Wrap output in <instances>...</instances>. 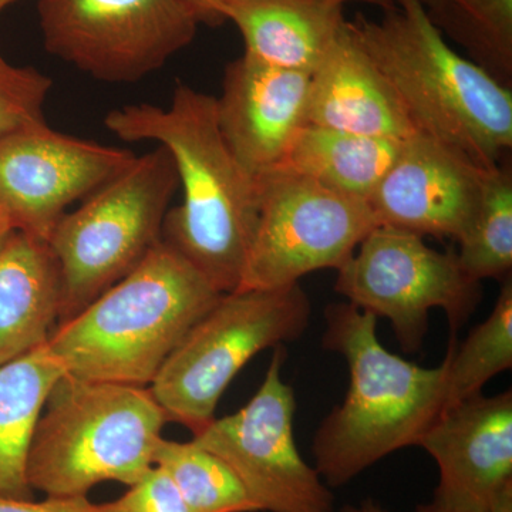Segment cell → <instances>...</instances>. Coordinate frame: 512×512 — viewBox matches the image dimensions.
<instances>
[{"label":"cell","instance_id":"obj_1","mask_svg":"<svg viewBox=\"0 0 512 512\" xmlns=\"http://www.w3.org/2000/svg\"><path fill=\"white\" fill-rule=\"evenodd\" d=\"M104 126L127 143L153 141L170 153L183 201L165 215L163 239L218 292L237 291L258 224V187L222 137L217 99L180 83L168 107L127 104Z\"/></svg>","mask_w":512,"mask_h":512},{"label":"cell","instance_id":"obj_2","mask_svg":"<svg viewBox=\"0 0 512 512\" xmlns=\"http://www.w3.org/2000/svg\"><path fill=\"white\" fill-rule=\"evenodd\" d=\"M348 28L399 97L414 130L493 170L512 147L511 87L458 55L420 0H393Z\"/></svg>","mask_w":512,"mask_h":512},{"label":"cell","instance_id":"obj_3","mask_svg":"<svg viewBox=\"0 0 512 512\" xmlns=\"http://www.w3.org/2000/svg\"><path fill=\"white\" fill-rule=\"evenodd\" d=\"M322 345L346 360L350 382L316 430L312 453L325 484L342 487L384 457L419 446L444 410L447 366L423 367L389 352L377 338L376 316L349 302L325 309Z\"/></svg>","mask_w":512,"mask_h":512},{"label":"cell","instance_id":"obj_4","mask_svg":"<svg viewBox=\"0 0 512 512\" xmlns=\"http://www.w3.org/2000/svg\"><path fill=\"white\" fill-rule=\"evenodd\" d=\"M221 295L161 239L130 274L59 323L46 346L66 375L148 387Z\"/></svg>","mask_w":512,"mask_h":512},{"label":"cell","instance_id":"obj_5","mask_svg":"<svg viewBox=\"0 0 512 512\" xmlns=\"http://www.w3.org/2000/svg\"><path fill=\"white\" fill-rule=\"evenodd\" d=\"M167 423L150 387L64 373L33 431L29 485L47 497H87L104 481L130 487L154 467Z\"/></svg>","mask_w":512,"mask_h":512},{"label":"cell","instance_id":"obj_6","mask_svg":"<svg viewBox=\"0 0 512 512\" xmlns=\"http://www.w3.org/2000/svg\"><path fill=\"white\" fill-rule=\"evenodd\" d=\"M178 188L173 157L157 146L57 222L47 244L59 266L60 323L130 274L163 239Z\"/></svg>","mask_w":512,"mask_h":512},{"label":"cell","instance_id":"obj_7","mask_svg":"<svg viewBox=\"0 0 512 512\" xmlns=\"http://www.w3.org/2000/svg\"><path fill=\"white\" fill-rule=\"evenodd\" d=\"M311 315V301L301 284L222 293L148 387L168 421L197 436L215 419L222 394L249 360L301 338Z\"/></svg>","mask_w":512,"mask_h":512},{"label":"cell","instance_id":"obj_8","mask_svg":"<svg viewBox=\"0 0 512 512\" xmlns=\"http://www.w3.org/2000/svg\"><path fill=\"white\" fill-rule=\"evenodd\" d=\"M335 291L349 303L389 320L406 353L419 352L433 309L446 312L451 336L470 319L483 295L457 252L429 247L424 237L377 225L338 269Z\"/></svg>","mask_w":512,"mask_h":512},{"label":"cell","instance_id":"obj_9","mask_svg":"<svg viewBox=\"0 0 512 512\" xmlns=\"http://www.w3.org/2000/svg\"><path fill=\"white\" fill-rule=\"evenodd\" d=\"M258 224L238 289H278L338 269L377 227L366 200L275 168L256 178Z\"/></svg>","mask_w":512,"mask_h":512},{"label":"cell","instance_id":"obj_10","mask_svg":"<svg viewBox=\"0 0 512 512\" xmlns=\"http://www.w3.org/2000/svg\"><path fill=\"white\" fill-rule=\"evenodd\" d=\"M37 10L47 52L106 83L157 72L202 23L187 0H39Z\"/></svg>","mask_w":512,"mask_h":512},{"label":"cell","instance_id":"obj_11","mask_svg":"<svg viewBox=\"0 0 512 512\" xmlns=\"http://www.w3.org/2000/svg\"><path fill=\"white\" fill-rule=\"evenodd\" d=\"M285 359V346H276L251 400L212 420L192 440L231 468L259 511L335 512L328 485L296 447V399L282 379Z\"/></svg>","mask_w":512,"mask_h":512},{"label":"cell","instance_id":"obj_12","mask_svg":"<svg viewBox=\"0 0 512 512\" xmlns=\"http://www.w3.org/2000/svg\"><path fill=\"white\" fill-rule=\"evenodd\" d=\"M126 148L60 133L46 121L0 140V204L18 231L47 242L74 202L133 163Z\"/></svg>","mask_w":512,"mask_h":512},{"label":"cell","instance_id":"obj_13","mask_svg":"<svg viewBox=\"0 0 512 512\" xmlns=\"http://www.w3.org/2000/svg\"><path fill=\"white\" fill-rule=\"evenodd\" d=\"M488 171L414 133L403 141L367 205L377 225L458 241L476 215Z\"/></svg>","mask_w":512,"mask_h":512},{"label":"cell","instance_id":"obj_14","mask_svg":"<svg viewBox=\"0 0 512 512\" xmlns=\"http://www.w3.org/2000/svg\"><path fill=\"white\" fill-rule=\"evenodd\" d=\"M439 468L434 497L484 512H512V390L448 407L424 434Z\"/></svg>","mask_w":512,"mask_h":512},{"label":"cell","instance_id":"obj_15","mask_svg":"<svg viewBox=\"0 0 512 512\" xmlns=\"http://www.w3.org/2000/svg\"><path fill=\"white\" fill-rule=\"evenodd\" d=\"M311 73L272 66L244 53L228 64L217 99L218 127L232 156L252 177L281 165L308 124Z\"/></svg>","mask_w":512,"mask_h":512},{"label":"cell","instance_id":"obj_16","mask_svg":"<svg viewBox=\"0 0 512 512\" xmlns=\"http://www.w3.org/2000/svg\"><path fill=\"white\" fill-rule=\"evenodd\" d=\"M306 121L402 141L417 133L393 87L350 33L348 22L311 74Z\"/></svg>","mask_w":512,"mask_h":512},{"label":"cell","instance_id":"obj_17","mask_svg":"<svg viewBox=\"0 0 512 512\" xmlns=\"http://www.w3.org/2000/svg\"><path fill=\"white\" fill-rule=\"evenodd\" d=\"M202 20L208 25L229 20L247 55L311 74L348 22L339 0H208Z\"/></svg>","mask_w":512,"mask_h":512},{"label":"cell","instance_id":"obj_18","mask_svg":"<svg viewBox=\"0 0 512 512\" xmlns=\"http://www.w3.org/2000/svg\"><path fill=\"white\" fill-rule=\"evenodd\" d=\"M59 313L52 249L43 239L13 232L0 247V366L46 345Z\"/></svg>","mask_w":512,"mask_h":512},{"label":"cell","instance_id":"obj_19","mask_svg":"<svg viewBox=\"0 0 512 512\" xmlns=\"http://www.w3.org/2000/svg\"><path fill=\"white\" fill-rule=\"evenodd\" d=\"M403 141L306 124L278 168L367 201L392 167Z\"/></svg>","mask_w":512,"mask_h":512},{"label":"cell","instance_id":"obj_20","mask_svg":"<svg viewBox=\"0 0 512 512\" xmlns=\"http://www.w3.org/2000/svg\"><path fill=\"white\" fill-rule=\"evenodd\" d=\"M64 375L46 345L0 366V497L32 500L26 464L50 390Z\"/></svg>","mask_w":512,"mask_h":512},{"label":"cell","instance_id":"obj_21","mask_svg":"<svg viewBox=\"0 0 512 512\" xmlns=\"http://www.w3.org/2000/svg\"><path fill=\"white\" fill-rule=\"evenodd\" d=\"M431 22L504 86L512 80V0H420Z\"/></svg>","mask_w":512,"mask_h":512},{"label":"cell","instance_id":"obj_22","mask_svg":"<svg viewBox=\"0 0 512 512\" xmlns=\"http://www.w3.org/2000/svg\"><path fill=\"white\" fill-rule=\"evenodd\" d=\"M444 360L447 366L444 410L483 394L485 384L511 369V278L503 282L493 311L483 323L471 330L460 345L456 342V336H451Z\"/></svg>","mask_w":512,"mask_h":512},{"label":"cell","instance_id":"obj_23","mask_svg":"<svg viewBox=\"0 0 512 512\" xmlns=\"http://www.w3.org/2000/svg\"><path fill=\"white\" fill-rule=\"evenodd\" d=\"M154 466L167 471L190 512H261L231 468L194 440L161 439Z\"/></svg>","mask_w":512,"mask_h":512},{"label":"cell","instance_id":"obj_24","mask_svg":"<svg viewBox=\"0 0 512 512\" xmlns=\"http://www.w3.org/2000/svg\"><path fill=\"white\" fill-rule=\"evenodd\" d=\"M457 242L458 261L474 281L511 278V167L500 164L488 171L476 215Z\"/></svg>","mask_w":512,"mask_h":512},{"label":"cell","instance_id":"obj_25","mask_svg":"<svg viewBox=\"0 0 512 512\" xmlns=\"http://www.w3.org/2000/svg\"><path fill=\"white\" fill-rule=\"evenodd\" d=\"M52 79L28 66H15L0 55V140L46 121L43 106Z\"/></svg>","mask_w":512,"mask_h":512},{"label":"cell","instance_id":"obj_26","mask_svg":"<svg viewBox=\"0 0 512 512\" xmlns=\"http://www.w3.org/2000/svg\"><path fill=\"white\" fill-rule=\"evenodd\" d=\"M128 488L117 500L99 504L100 512H190L174 481L161 467L154 466Z\"/></svg>","mask_w":512,"mask_h":512},{"label":"cell","instance_id":"obj_27","mask_svg":"<svg viewBox=\"0 0 512 512\" xmlns=\"http://www.w3.org/2000/svg\"><path fill=\"white\" fill-rule=\"evenodd\" d=\"M0 512H100L87 497H47L43 501L0 497Z\"/></svg>","mask_w":512,"mask_h":512},{"label":"cell","instance_id":"obj_28","mask_svg":"<svg viewBox=\"0 0 512 512\" xmlns=\"http://www.w3.org/2000/svg\"><path fill=\"white\" fill-rule=\"evenodd\" d=\"M414 512H484L470 505L451 503V501L441 500L433 497L429 503L419 504Z\"/></svg>","mask_w":512,"mask_h":512},{"label":"cell","instance_id":"obj_29","mask_svg":"<svg viewBox=\"0 0 512 512\" xmlns=\"http://www.w3.org/2000/svg\"><path fill=\"white\" fill-rule=\"evenodd\" d=\"M187 2L194 6V9L200 15L201 22L204 23V20H202V8H204L208 0H187ZM339 2L345 3V5H348V3H362V5L375 6V8L382 9L383 12L384 10L392 9L394 6L393 0H339Z\"/></svg>","mask_w":512,"mask_h":512},{"label":"cell","instance_id":"obj_30","mask_svg":"<svg viewBox=\"0 0 512 512\" xmlns=\"http://www.w3.org/2000/svg\"><path fill=\"white\" fill-rule=\"evenodd\" d=\"M15 231H18L15 222L10 217L8 210L0 204V247L8 241L10 235Z\"/></svg>","mask_w":512,"mask_h":512},{"label":"cell","instance_id":"obj_31","mask_svg":"<svg viewBox=\"0 0 512 512\" xmlns=\"http://www.w3.org/2000/svg\"><path fill=\"white\" fill-rule=\"evenodd\" d=\"M342 512H389L384 510L382 505L376 503L373 500H366L363 503L357 505H346L343 507Z\"/></svg>","mask_w":512,"mask_h":512},{"label":"cell","instance_id":"obj_32","mask_svg":"<svg viewBox=\"0 0 512 512\" xmlns=\"http://www.w3.org/2000/svg\"><path fill=\"white\" fill-rule=\"evenodd\" d=\"M16 0H0V13L3 12L6 8H8L9 5H12V3H15Z\"/></svg>","mask_w":512,"mask_h":512}]
</instances>
